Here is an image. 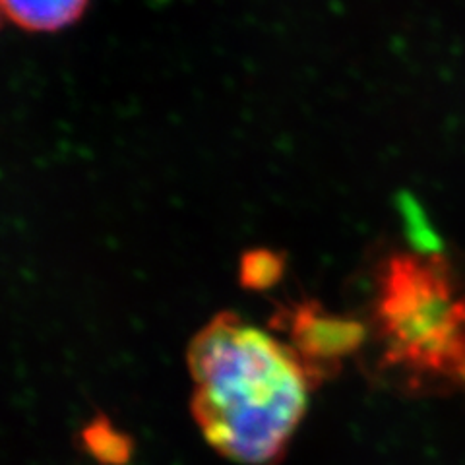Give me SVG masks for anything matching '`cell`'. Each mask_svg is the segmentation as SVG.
Listing matches in <instances>:
<instances>
[{"mask_svg": "<svg viewBox=\"0 0 465 465\" xmlns=\"http://www.w3.org/2000/svg\"><path fill=\"white\" fill-rule=\"evenodd\" d=\"M273 328L283 330L314 386L341 369V361L353 355L365 341L367 328L359 320L326 312L316 301H302L278 309Z\"/></svg>", "mask_w": 465, "mask_h": 465, "instance_id": "3957f363", "label": "cell"}, {"mask_svg": "<svg viewBox=\"0 0 465 465\" xmlns=\"http://www.w3.org/2000/svg\"><path fill=\"white\" fill-rule=\"evenodd\" d=\"M6 20L24 32L49 34L74 24L90 0H0Z\"/></svg>", "mask_w": 465, "mask_h": 465, "instance_id": "277c9868", "label": "cell"}, {"mask_svg": "<svg viewBox=\"0 0 465 465\" xmlns=\"http://www.w3.org/2000/svg\"><path fill=\"white\" fill-rule=\"evenodd\" d=\"M193 415L208 444L242 465H275L316 388L293 349L235 314L203 326L186 353Z\"/></svg>", "mask_w": 465, "mask_h": 465, "instance_id": "6da1fadb", "label": "cell"}, {"mask_svg": "<svg viewBox=\"0 0 465 465\" xmlns=\"http://www.w3.org/2000/svg\"><path fill=\"white\" fill-rule=\"evenodd\" d=\"M458 378L465 384V359L461 361V365H460V369H458Z\"/></svg>", "mask_w": 465, "mask_h": 465, "instance_id": "ba28073f", "label": "cell"}, {"mask_svg": "<svg viewBox=\"0 0 465 465\" xmlns=\"http://www.w3.org/2000/svg\"><path fill=\"white\" fill-rule=\"evenodd\" d=\"M85 446L101 465H124L133 456V442L116 430L105 417H97L87 423L80 434Z\"/></svg>", "mask_w": 465, "mask_h": 465, "instance_id": "5b68a950", "label": "cell"}, {"mask_svg": "<svg viewBox=\"0 0 465 465\" xmlns=\"http://www.w3.org/2000/svg\"><path fill=\"white\" fill-rule=\"evenodd\" d=\"M400 210L401 215L405 217V225H407V235H410L415 252L417 254H427V256H436L442 254V242L439 235L432 231L429 225L427 215L420 210V206L413 200H405L400 202Z\"/></svg>", "mask_w": 465, "mask_h": 465, "instance_id": "52a82bcc", "label": "cell"}, {"mask_svg": "<svg viewBox=\"0 0 465 465\" xmlns=\"http://www.w3.org/2000/svg\"><path fill=\"white\" fill-rule=\"evenodd\" d=\"M285 260L270 249L246 251L241 258V283L246 289L264 291L282 280Z\"/></svg>", "mask_w": 465, "mask_h": 465, "instance_id": "8992f818", "label": "cell"}, {"mask_svg": "<svg viewBox=\"0 0 465 465\" xmlns=\"http://www.w3.org/2000/svg\"><path fill=\"white\" fill-rule=\"evenodd\" d=\"M382 362L413 376H458L465 359V291L442 254H391L374 302Z\"/></svg>", "mask_w": 465, "mask_h": 465, "instance_id": "7a4b0ae2", "label": "cell"}]
</instances>
